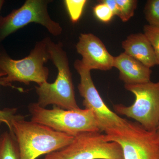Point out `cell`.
<instances>
[{
    "instance_id": "cell-4",
    "label": "cell",
    "mask_w": 159,
    "mask_h": 159,
    "mask_svg": "<svg viewBox=\"0 0 159 159\" xmlns=\"http://www.w3.org/2000/svg\"><path fill=\"white\" fill-rule=\"evenodd\" d=\"M29 110L31 121L71 136L84 132H103L91 110H65L55 106L52 109H48L34 102L29 104Z\"/></svg>"
},
{
    "instance_id": "cell-17",
    "label": "cell",
    "mask_w": 159,
    "mask_h": 159,
    "mask_svg": "<svg viewBox=\"0 0 159 159\" xmlns=\"http://www.w3.org/2000/svg\"><path fill=\"white\" fill-rule=\"evenodd\" d=\"M143 31L144 34L153 48L156 56L157 65L159 66V28L145 25L144 26Z\"/></svg>"
},
{
    "instance_id": "cell-1",
    "label": "cell",
    "mask_w": 159,
    "mask_h": 159,
    "mask_svg": "<svg viewBox=\"0 0 159 159\" xmlns=\"http://www.w3.org/2000/svg\"><path fill=\"white\" fill-rule=\"evenodd\" d=\"M11 131L19 148L20 159H36L68 145L74 137L57 132L16 115L11 120Z\"/></svg>"
},
{
    "instance_id": "cell-22",
    "label": "cell",
    "mask_w": 159,
    "mask_h": 159,
    "mask_svg": "<svg viewBox=\"0 0 159 159\" xmlns=\"http://www.w3.org/2000/svg\"><path fill=\"white\" fill-rule=\"evenodd\" d=\"M157 133L158 134V135L159 137V122L158 123V125L157 127Z\"/></svg>"
},
{
    "instance_id": "cell-6",
    "label": "cell",
    "mask_w": 159,
    "mask_h": 159,
    "mask_svg": "<svg viewBox=\"0 0 159 159\" xmlns=\"http://www.w3.org/2000/svg\"><path fill=\"white\" fill-rule=\"evenodd\" d=\"M44 159H124L120 145L108 142L105 134L89 132L74 137L68 145L46 155Z\"/></svg>"
},
{
    "instance_id": "cell-10",
    "label": "cell",
    "mask_w": 159,
    "mask_h": 159,
    "mask_svg": "<svg viewBox=\"0 0 159 159\" xmlns=\"http://www.w3.org/2000/svg\"><path fill=\"white\" fill-rule=\"evenodd\" d=\"M76 48L77 53L82 56L83 65L89 70L107 71L113 67L114 57L94 34H80Z\"/></svg>"
},
{
    "instance_id": "cell-20",
    "label": "cell",
    "mask_w": 159,
    "mask_h": 159,
    "mask_svg": "<svg viewBox=\"0 0 159 159\" xmlns=\"http://www.w3.org/2000/svg\"><path fill=\"white\" fill-rule=\"evenodd\" d=\"M102 2L108 6L113 13L114 16L118 15L119 9L116 0H103Z\"/></svg>"
},
{
    "instance_id": "cell-3",
    "label": "cell",
    "mask_w": 159,
    "mask_h": 159,
    "mask_svg": "<svg viewBox=\"0 0 159 159\" xmlns=\"http://www.w3.org/2000/svg\"><path fill=\"white\" fill-rule=\"evenodd\" d=\"M48 37L35 44L27 57L19 60L11 58L0 45V72L6 76L0 78V85L12 86L13 82L38 85L48 81L49 70L44 64L51 59L48 46Z\"/></svg>"
},
{
    "instance_id": "cell-15",
    "label": "cell",
    "mask_w": 159,
    "mask_h": 159,
    "mask_svg": "<svg viewBox=\"0 0 159 159\" xmlns=\"http://www.w3.org/2000/svg\"><path fill=\"white\" fill-rule=\"evenodd\" d=\"M144 11L148 25L159 28V0L147 1Z\"/></svg>"
},
{
    "instance_id": "cell-8",
    "label": "cell",
    "mask_w": 159,
    "mask_h": 159,
    "mask_svg": "<svg viewBox=\"0 0 159 159\" xmlns=\"http://www.w3.org/2000/svg\"><path fill=\"white\" fill-rule=\"evenodd\" d=\"M50 0H27L21 7L6 16H0V45L9 35L31 23L40 24L54 36L61 34L62 29L53 20L48 10Z\"/></svg>"
},
{
    "instance_id": "cell-7",
    "label": "cell",
    "mask_w": 159,
    "mask_h": 159,
    "mask_svg": "<svg viewBox=\"0 0 159 159\" xmlns=\"http://www.w3.org/2000/svg\"><path fill=\"white\" fill-rule=\"evenodd\" d=\"M125 88L135 97L130 106H113L115 112L134 119L149 131L157 130L159 122V81L136 84H125Z\"/></svg>"
},
{
    "instance_id": "cell-14",
    "label": "cell",
    "mask_w": 159,
    "mask_h": 159,
    "mask_svg": "<svg viewBox=\"0 0 159 159\" xmlns=\"http://www.w3.org/2000/svg\"><path fill=\"white\" fill-rule=\"evenodd\" d=\"M118 5V16L125 22L134 16L138 5L136 0H116Z\"/></svg>"
},
{
    "instance_id": "cell-18",
    "label": "cell",
    "mask_w": 159,
    "mask_h": 159,
    "mask_svg": "<svg viewBox=\"0 0 159 159\" xmlns=\"http://www.w3.org/2000/svg\"><path fill=\"white\" fill-rule=\"evenodd\" d=\"M93 11L96 17L103 22H108L114 16L108 6L102 2L94 7Z\"/></svg>"
},
{
    "instance_id": "cell-21",
    "label": "cell",
    "mask_w": 159,
    "mask_h": 159,
    "mask_svg": "<svg viewBox=\"0 0 159 159\" xmlns=\"http://www.w3.org/2000/svg\"><path fill=\"white\" fill-rule=\"evenodd\" d=\"M5 2V1L4 0H0V11L2 10V8L3 5H4V3Z\"/></svg>"
},
{
    "instance_id": "cell-16",
    "label": "cell",
    "mask_w": 159,
    "mask_h": 159,
    "mask_svg": "<svg viewBox=\"0 0 159 159\" xmlns=\"http://www.w3.org/2000/svg\"><path fill=\"white\" fill-rule=\"evenodd\" d=\"M87 2V1L86 0L65 1V3L72 22L76 23L79 20Z\"/></svg>"
},
{
    "instance_id": "cell-9",
    "label": "cell",
    "mask_w": 159,
    "mask_h": 159,
    "mask_svg": "<svg viewBox=\"0 0 159 159\" xmlns=\"http://www.w3.org/2000/svg\"><path fill=\"white\" fill-rule=\"evenodd\" d=\"M74 67L80 77L78 89L83 98V105L85 109L93 111L102 131L124 126L128 120L119 116L105 104L94 85L90 70L86 68L80 60L75 61Z\"/></svg>"
},
{
    "instance_id": "cell-13",
    "label": "cell",
    "mask_w": 159,
    "mask_h": 159,
    "mask_svg": "<svg viewBox=\"0 0 159 159\" xmlns=\"http://www.w3.org/2000/svg\"><path fill=\"white\" fill-rule=\"evenodd\" d=\"M18 144L12 132L0 135V159H20Z\"/></svg>"
},
{
    "instance_id": "cell-19",
    "label": "cell",
    "mask_w": 159,
    "mask_h": 159,
    "mask_svg": "<svg viewBox=\"0 0 159 159\" xmlns=\"http://www.w3.org/2000/svg\"><path fill=\"white\" fill-rule=\"evenodd\" d=\"M5 76L6 74L0 72V78ZM16 111V109L15 108L0 110V124H6L10 131H11V120L15 116Z\"/></svg>"
},
{
    "instance_id": "cell-5",
    "label": "cell",
    "mask_w": 159,
    "mask_h": 159,
    "mask_svg": "<svg viewBox=\"0 0 159 159\" xmlns=\"http://www.w3.org/2000/svg\"><path fill=\"white\" fill-rule=\"evenodd\" d=\"M108 142L118 143L124 159H159V137L157 130L145 129L136 122L127 120L122 127L104 131Z\"/></svg>"
},
{
    "instance_id": "cell-12",
    "label": "cell",
    "mask_w": 159,
    "mask_h": 159,
    "mask_svg": "<svg viewBox=\"0 0 159 159\" xmlns=\"http://www.w3.org/2000/svg\"><path fill=\"white\" fill-rule=\"evenodd\" d=\"M124 53L151 68L157 65L156 56L150 42L144 33L129 35L122 43Z\"/></svg>"
},
{
    "instance_id": "cell-11",
    "label": "cell",
    "mask_w": 159,
    "mask_h": 159,
    "mask_svg": "<svg viewBox=\"0 0 159 159\" xmlns=\"http://www.w3.org/2000/svg\"><path fill=\"white\" fill-rule=\"evenodd\" d=\"M113 67L119 71V79L125 84L150 82L152 71L141 62L125 53L114 57Z\"/></svg>"
},
{
    "instance_id": "cell-2",
    "label": "cell",
    "mask_w": 159,
    "mask_h": 159,
    "mask_svg": "<svg viewBox=\"0 0 159 159\" xmlns=\"http://www.w3.org/2000/svg\"><path fill=\"white\" fill-rule=\"evenodd\" d=\"M48 46L51 60L57 68L58 74L53 83L46 81L35 86L38 96L37 103L43 108L53 105L65 110L80 108L75 98L69 59L62 44L53 42L48 37Z\"/></svg>"
}]
</instances>
